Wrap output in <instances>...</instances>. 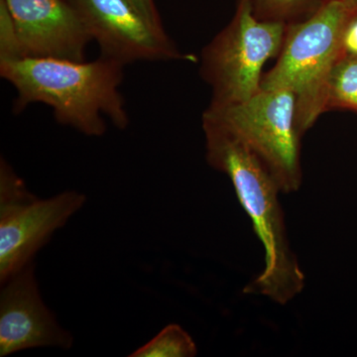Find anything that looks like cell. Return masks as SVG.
<instances>
[{"label": "cell", "instance_id": "cell-1", "mask_svg": "<svg viewBox=\"0 0 357 357\" xmlns=\"http://www.w3.org/2000/svg\"><path fill=\"white\" fill-rule=\"evenodd\" d=\"M203 129L208 163L229 178L264 248V267L243 293L285 306L304 290L306 277L289 241L280 188L261 160L236 136L204 119Z\"/></svg>", "mask_w": 357, "mask_h": 357}, {"label": "cell", "instance_id": "cell-2", "mask_svg": "<svg viewBox=\"0 0 357 357\" xmlns=\"http://www.w3.org/2000/svg\"><path fill=\"white\" fill-rule=\"evenodd\" d=\"M123 67L102 55L93 62L23 58L0 63V75L17 91L15 114L31 103H45L53 109L59 123L100 137L107 130L102 115L121 130L128 126L119 93Z\"/></svg>", "mask_w": 357, "mask_h": 357}, {"label": "cell", "instance_id": "cell-3", "mask_svg": "<svg viewBox=\"0 0 357 357\" xmlns=\"http://www.w3.org/2000/svg\"><path fill=\"white\" fill-rule=\"evenodd\" d=\"M351 7L325 0L307 20L288 26L277 62L263 75L261 89L292 91L301 137L326 112V83L342 56V32Z\"/></svg>", "mask_w": 357, "mask_h": 357}, {"label": "cell", "instance_id": "cell-4", "mask_svg": "<svg viewBox=\"0 0 357 357\" xmlns=\"http://www.w3.org/2000/svg\"><path fill=\"white\" fill-rule=\"evenodd\" d=\"M203 119L213 122L243 141L258 157L281 192L291 194L302 185L301 137L296 126L292 91L261 89L243 102L208 105Z\"/></svg>", "mask_w": 357, "mask_h": 357}, {"label": "cell", "instance_id": "cell-5", "mask_svg": "<svg viewBox=\"0 0 357 357\" xmlns=\"http://www.w3.org/2000/svg\"><path fill=\"white\" fill-rule=\"evenodd\" d=\"M288 26L260 20L249 0L239 1L229 24L202 52L201 76L211 86V105L243 102L261 89L263 67L278 57Z\"/></svg>", "mask_w": 357, "mask_h": 357}, {"label": "cell", "instance_id": "cell-6", "mask_svg": "<svg viewBox=\"0 0 357 357\" xmlns=\"http://www.w3.org/2000/svg\"><path fill=\"white\" fill-rule=\"evenodd\" d=\"M86 203L76 191L39 199L3 158L0 162V282L32 262L40 248Z\"/></svg>", "mask_w": 357, "mask_h": 357}, {"label": "cell", "instance_id": "cell-7", "mask_svg": "<svg viewBox=\"0 0 357 357\" xmlns=\"http://www.w3.org/2000/svg\"><path fill=\"white\" fill-rule=\"evenodd\" d=\"M83 15L102 56L122 65L138 61L191 60L164 28L149 22L129 0H72Z\"/></svg>", "mask_w": 357, "mask_h": 357}, {"label": "cell", "instance_id": "cell-8", "mask_svg": "<svg viewBox=\"0 0 357 357\" xmlns=\"http://www.w3.org/2000/svg\"><path fill=\"white\" fill-rule=\"evenodd\" d=\"M13 16L23 58L86 61L93 41L72 0H4Z\"/></svg>", "mask_w": 357, "mask_h": 357}, {"label": "cell", "instance_id": "cell-9", "mask_svg": "<svg viewBox=\"0 0 357 357\" xmlns=\"http://www.w3.org/2000/svg\"><path fill=\"white\" fill-rule=\"evenodd\" d=\"M1 285L0 356L37 347H72V335L59 325L42 300L33 261Z\"/></svg>", "mask_w": 357, "mask_h": 357}, {"label": "cell", "instance_id": "cell-10", "mask_svg": "<svg viewBox=\"0 0 357 357\" xmlns=\"http://www.w3.org/2000/svg\"><path fill=\"white\" fill-rule=\"evenodd\" d=\"M351 110L357 114V55H342L326 83V110Z\"/></svg>", "mask_w": 357, "mask_h": 357}, {"label": "cell", "instance_id": "cell-11", "mask_svg": "<svg viewBox=\"0 0 357 357\" xmlns=\"http://www.w3.org/2000/svg\"><path fill=\"white\" fill-rule=\"evenodd\" d=\"M198 347L182 326L171 324L151 340L136 349L131 357H194Z\"/></svg>", "mask_w": 357, "mask_h": 357}, {"label": "cell", "instance_id": "cell-12", "mask_svg": "<svg viewBox=\"0 0 357 357\" xmlns=\"http://www.w3.org/2000/svg\"><path fill=\"white\" fill-rule=\"evenodd\" d=\"M260 20L291 25L312 15L323 2L319 0H249Z\"/></svg>", "mask_w": 357, "mask_h": 357}, {"label": "cell", "instance_id": "cell-13", "mask_svg": "<svg viewBox=\"0 0 357 357\" xmlns=\"http://www.w3.org/2000/svg\"><path fill=\"white\" fill-rule=\"evenodd\" d=\"M23 59L20 40L10 11L0 0V63Z\"/></svg>", "mask_w": 357, "mask_h": 357}, {"label": "cell", "instance_id": "cell-14", "mask_svg": "<svg viewBox=\"0 0 357 357\" xmlns=\"http://www.w3.org/2000/svg\"><path fill=\"white\" fill-rule=\"evenodd\" d=\"M342 55H357V7L351 8L342 32Z\"/></svg>", "mask_w": 357, "mask_h": 357}, {"label": "cell", "instance_id": "cell-15", "mask_svg": "<svg viewBox=\"0 0 357 357\" xmlns=\"http://www.w3.org/2000/svg\"><path fill=\"white\" fill-rule=\"evenodd\" d=\"M134 6L137 8L143 16L152 24L158 28H164L156 6H155L154 0H129Z\"/></svg>", "mask_w": 357, "mask_h": 357}, {"label": "cell", "instance_id": "cell-16", "mask_svg": "<svg viewBox=\"0 0 357 357\" xmlns=\"http://www.w3.org/2000/svg\"><path fill=\"white\" fill-rule=\"evenodd\" d=\"M340 1L344 2L345 4H347L351 8H356L357 7V0H340Z\"/></svg>", "mask_w": 357, "mask_h": 357}]
</instances>
